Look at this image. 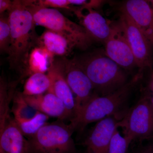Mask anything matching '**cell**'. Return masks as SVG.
I'll list each match as a JSON object with an SVG mask.
<instances>
[{
	"instance_id": "1",
	"label": "cell",
	"mask_w": 153,
	"mask_h": 153,
	"mask_svg": "<svg viewBox=\"0 0 153 153\" xmlns=\"http://www.w3.org/2000/svg\"><path fill=\"white\" fill-rule=\"evenodd\" d=\"M143 75L144 71L139 69L126 84L118 90L103 96L96 94L74 113L69 124L71 128L74 131L83 129L89 124L109 117L122 120L129 110L128 103L131 96Z\"/></svg>"
},
{
	"instance_id": "2",
	"label": "cell",
	"mask_w": 153,
	"mask_h": 153,
	"mask_svg": "<svg viewBox=\"0 0 153 153\" xmlns=\"http://www.w3.org/2000/svg\"><path fill=\"white\" fill-rule=\"evenodd\" d=\"M11 44L8 60L12 68H19L27 62L29 53L38 44L33 14L24 1H13L8 11Z\"/></svg>"
},
{
	"instance_id": "3",
	"label": "cell",
	"mask_w": 153,
	"mask_h": 153,
	"mask_svg": "<svg viewBox=\"0 0 153 153\" xmlns=\"http://www.w3.org/2000/svg\"><path fill=\"white\" fill-rule=\"evenodd\" d=\"M73 59L85 71L100 96L112 93L128 82L124 69L107 56L105 52L94 51Z\"/></svg>"
},
{
	"instance_id": "4",
	"label": "cell",
	"mask_w": 153,
	"mask_h": 153,
	"mask_svg": "<svg viewBox=\"0 0 153 153\" xmlns=\"http://www.w3.org/2000/svg\"><path fill=\"white\" fill-rule=\"evenodd\" d=\"M24 2L33 14L36 25L62 35L80 50H85L91 45L93 40L85 28L69 20L57 9L38 7L33 1Z\"/></svg>"
},
{
	"instance_id": "5",
	"label": "cell",
	"mask_w": 153,
	"mask_h": 153,
	"mask_svg": "<svg viewBox=\"0 0 153 153\" xmlns=\"http://www.w3.org/2000/svg\"><path fill=\"white\" fill-rule=\"evenodd\" d=\"M74 131L61 121L48 123L27 139L29 153H74Z\"/></svg>"
},
{
	"instance_id": "6",
	"label": "cell",
	"mask_w": 153,
	"mask_h": 153,
	"mask_svg": "<svg viewBox=\"0 0 153 153\" xmlns=\"http://www.w3.org/2000/svg\"><path fill=\"white\" fill-rule=\"evenodd\" d=\"M119 126L124 128V136L132 142L153 139V108L146 94L128 111Z\"/></svg>"
},
{
	"instance_id": "7",
	"label": "cell",
	"mask_w": 153,
	"mask_h": 153,
	"mask_svg": "<svg viewBox=\"0 0 153 153\" xmlns=\"http://www.w3.org/2000/svg\"><path fill=\"white\" fill-rule=\"evenodd\" d=\"M118 22L125 33L139 69L152 70V45L127 14L120 12Z\"/></svg>"
},
{
	"instance_id": "8",
	"label": "cell",
	"mask_w": 153,
	"mask_h": 153,
	"mask_svg": "<svg viewBox=\"0 0 153 153\" xmlns=\"http://www.w3.org/2000/svg\"><path fill=\"white\" fill-rule=\"evenodd\" d=\"M58 61L74 94L75 113L97 94L94 91L93 84L87 74L74 59L68 60L65 58Z\"/></svg>"
},
{
	"instance_id": "9",
	"label": "cell",
	"mask_w": 153,
	"mask_h": 153,
	"mask_svg": "<svg viewBox=\"0 0 153 153\" xmlns=\"http://www.w3.org/2000/svg\"><path fill=\"white\" fill-rule=\"evenodd\" d=\"M112 33L104 43L105 53L124 69L137 67L135 58L125 33L118 22H111Z\"/></svg>"
},
{
	"instance_id": "10",
	"label": "cell",
	"mask_w": 153,
	"mask_h": 153,
	"mask_svg": "<svg viewBox=\"0 0 153 153\" xmlns=\"http://www.w3.org/2000/svg\"><path fill=\"white\" fill-rule=\"evenodd\" d=\"M120 120L109 117L99 121L85 141L87 153H108L111 141Z\"/></svg>"
},
{
	"instance_id": "11",
	"label": "cell",
	"mask_w": 153,
	"mask_h": 153,
	"mask_svg": "<svg viewBox=\"0 0 153 153\" xmlns=\"http://www.w3.org/2000/svg\"><path fill=\"white\" fill-rule=\"evenodd\" d=\"M119 10L133 20L153 46V9L149 1H125L120 5Z\"/></svg>"
},
{
	"instance_id": "12",
	"label": "cell",
	"mask_w": 153,
	"mask_h": 153,
	"mask_svg": "<svg viewBox=\"0 0 153 153\" xmlns=\"http://www.w3.org/2000/svg\"><path fill=\"white\" fill-rule=\"evenodd\" d=\"M87 14H83L80 8L73 11L83 27L93 41L105 43L112 33L111 22L92 9H85Z\"/></svg>"
},
{
	"instance_id": "13",
	"label": "cell",
	"mask_w": 153,
	"mask_h": 153,
	"mask_svg": "<svg viewBox=\"0 0 153 153\" xmlns=\"http://www.w3.org/2000/svg\"><path fill=\"white\" fill-rule=\"evenodd\" d=\"M0 151L3 153H29L28 140L11 116L0 127Z\"/></svg>"
},
{
	"instance_id": "14",
	"label": "cell",
	"mask_w": 153,
	"mask_h": 153,
	"mask_svg": "<svg viewBox=\"0 0 153 153\" xmlns=\"http://www.w3.org/2000/svg\"><path fill=\"white\" fill-rule=\"evenodd\" d=\"M24 96L28 104L49 117L57 118L60 121L71 119V115L64 103L53 92L48 91L41 95Z\"/></svg>"
},
{
	"instance_id": "15",
	"label": "cell",
	"mask_w": 153,
	"mask_h": 153,
	"mask_svg": "<svg viewBox=\"0 0 153 153\" xmlns=\"http://www.w3.org/2000/svg\"><path fill=\"white\" fill-rule=\"evenodd\" d=\"M47 73L51 79V87L48 91L53 92L63 102L71 115V119L75 111L74 96L66 81L58 61L53 63Z\"/></svg>"
},
{
	"instance_id": "16",
	"label": "cell",
	"mask_w": 153,
	"mask_h": 153,
	"mask_svg": "<svg viewBox=\"0 0 153 153\" xmlns=\"http://www.w3.org/2000/svg\"><path fill=\"white\" fill-rule=\"evenodd\" d=\"M55 55L44 47L37 46L32 49L27 60V67L24 76L35 73H47L54 63Z\"/></svg>"
},
{
	"instance_id": "17",
	"label": "cell",
	"mask_w": 153,
	"mask_h": 153,
	"mask_svg": "<svg viewBox=\"0 0 153 153\" xmlns=\"http://www.w3.org/2000/svg\"><path fill=\"white\" fill-rule=\"evenodd\" d=\"M38 46L44 47L54 55L63 56L71 52L74 46L59 33L47 30L38 38Z\"/></svg>"
},
{
	"instance_id": "18",
	"label": "cell",
	"mask_w": 153,
	"mask_h": 153,
	"mask_svg": "<svg viewBox=\"0 0 153 153\" xmlns=\"http://www.w3.org/2000/svg\"><path fill=\"white\" fill-rule=\"evenodd\" d=\"M51 86V79L48 73H35L26 79L22 93L25 96L41 95L48 91Z\"/></svg>"
},
{
	"instance_id": "19",
	"label": "cell",
	"mask_w": 153,
	"mask_h": 153,
	"mask_svg": "<svg viewBox=\"0 0 153 153\" xmlns=\"http://www.w3.org/2000/svg\"><path fill=\"white\" fill-rule=\"evenodd\" d=\"M16 83L9 86L2 76L0 79V127L4 125L6 120L10 117V105L13 100Z\"/></svg>"
},
{
	"instance_id": "20",
	"label": "cell",
	"mask_w": 153,
	"mask_h": 153,
	"mask_svg": "<svg viewBox=\"0 0 153 153\" xmlns=\"http://www.w3.org/2000/svg\"><path fill=\"white\" fill-rule=\"evenodd\" d=\"M11 111L15 120L30 119L36 115L37 111L25 100L22 93L15 92L13 98Z\"/></svg>"
},
{
	"instance_id": "21",
	"label": "cell",
	"mask_w": 153,
	"mask_h": 153,
	"mask_svg": "<svg viewBox=\"0 0 153 153\" xmlns=\"http://www.w3.org/2000/svg\"><path fill=\"white\" fill-rule=\"evenodd\" d=\"M49 118L47 115L38 111L35 116L30 119L15 121L22 134L29 139L48 123Z\"/></svg>"
},
{
	"instance_id": "22",
	"label": "cell",
	"mask_w": 153,
	"mask_h": 153,
	"mask_svg": "<svg viewBox=\"0 0 153 153\" xmlns=\"http://www.w3.org/2000/svg\"><path fill=\"white\" fill-rule=\"evenodd\" d=\"M11 44V29L8 14H1L0 16V51L8 54Z\"/></svg>"
},
{
	"instance_id": "23",
	"label": "cell",
	"mask_w": 153,
	"mask_h": 153,
	"mask_svg": "<svg viewBox=\"0 0 153 153\" xmlns=\"http://www.w3.org/2000/svg\"><path fill=\"white\" fill-rule=\"evenodd\" d=\"M132 141L126 137L122 136L116 130L111 141L108 153H127Z\"/></svg>"
},
{
	"instance_id": "24",
	"label": "cell",
	"mask_w": 153,
	"mask_h": 153,
	"mask_svg": "<svg viewBox=\"0 0 153 153\" xmlns=\"http://www.w3.org/2000/svg\"><path fill=\"white\" fill-rule=\"evenodd\" d=\"M33 4L41 7L65 9L73 10L74 8L70 5L68 0H39L33 1Z\"/></svg>"
},
{
	"instance_id": "25",
	"label": "cell",
	"mask_w": 153,
	"mask_h": 153,
	"mask_svg": "<svg viewBox=\"0 0 153 153\" xmlns=\"http://www.w3.org/2000/svg\"><path fill=\"white\" fill-rule=\"evenodd\" d=\"M13 1L10 0H0V13H4L6 11H9L13 6Z\"/></svg>"
},
{
	"instance_id": "26",
	"label": "cell",
	"mask_w": 153,
	"mask_h": 153,
	"mask_svg": "<svg viewBox=\"0 0 153 153\" xmlns=\"http://www.w3.org/2000/svg\"><path fill=\"white\" fill-rule=\"evenodd\" d=\"M150 71L146 90L153 93V69Z\"/></svg>"
},
{
	"instance_id": "27",
	"label": "cell",
	"mask_w": 153,
	"mask_h": 153,
	"mask_svg": "<svg viewBox=\"0 0 153 153\" xmlns=\"http://www.w3.org/2000/svg\"><path fill=\"white\" fill-rule=\"evenodd\" d=\"M136 153H153V146L150 144L140 148Z\"/></svg>"
},
{
	"instance_id": "28",
	"label": "cell",
	"mask_w": 153,
	"mask_h": 153,
	"mask_svg": "<svg viewBox=\"0 0 153 153\" xmlns=\"http://www.w3.org/2000/svg\"><path fill=\"white\" fill-rule=\"evenodd\" d=\"M149 2L151 6L153 9V1H149Z\"/></svg>"
},
{
	"instance_id": "29",
	"label": "cell",
	"mask_w": 153,
	"mask_h": 153,
	"mask_svg": "<svg viewBox=\"0 0 153 153\" xmlns=\"http://www.w3.org/2000/svg\"><path fill=\"white\" fill-rule=\"evenodd\" d=\"M151 145H152V146H153V143H152L151 144Z\"/></svg>"
},
{
	"instance_id": "30",
	"label": "cell",
	"mask_w": 153,
	"mask_h": 153,
	"mask_svg": "<svg viewBox=\"0 0 153 153\" xmlns=\"http://www.w3.org/2000/svg\"><path fill=\"white\" fill-rule=\"evenodd\" d=\"M0 153H3V152L2 151H0Z\"/></svg>"
}]
</instances>
